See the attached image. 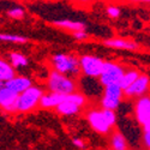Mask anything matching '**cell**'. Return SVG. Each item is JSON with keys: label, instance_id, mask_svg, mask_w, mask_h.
<instances>
[{"label": "cell", "instance_id": "obj_1", "mask_svg": "<svg viewBox=\"0 0 150 150\" xmlns=\"http://www.w3.org/2000/svg\"><path fill=\"white\" fill-rule=\"evenodd\" d=\"M86 120L94 131L100 134H108L117 124L115 110L106 108H93L86 113Z\"/></svg>", "mask_w": 150, "mask_h": 150}, {"label": "cell", "instance_id": "obj_2", "mask_svg": "<svg viewBox=\"0 0 150 150\" xmlns=\"http://www.w3.org/2000/svg\"><path fill=\"white\" fill-rule=\"evenodd\" d=\"M47 88L49 91L60 95H67L78 90V84L74 78L62 74L55 70L49 71L47 77Z\"/></svg>", "mask_w": 150, "mask_h": 150}, {"label": "cell", "instance_id": "obj_3", "mask_svg": "<svg viewBox=\"0 0 150 150\" xmlns=\"http://www.w3.org/2000/svg\"><path fill=\"white\" fill-rule=\"evenodd\" d=\"M86 103H88L86 96L83 93L76 90L71 94L65 95L64 100L59 103V106L55 109L59 114L64 115V117H73V115L78 114L86 106Z\"/></svg>", "mask_w": 150, "mask_h": 150}, {"label": "cell", "instance_id": "obj_4", "mask_svg": "<svg viewBox=\"0 0 150 150\" xmlns=\"http://www.w3.org/2000/svg\"><path fill=\"white\" fill-rule=\"evenodd\" d=\"M43 89L39 85H31L28 89L22 91L17 96V112L19 113H29L39 107L41 96L43 95Z\"/></svg>", "mask_w": 150, "mask_h": 150}, {"label": "cell", "instance_id": "obj_5", "mask_svg": "<svg viewBox=\"0 0 150 150\" xmlns=\"http://www.w3.org/2000/svg\"><path fill=\"white\" fill-rule=\"evenodd\" d=\"M53 70L70 77H77L81 74L78 58L66 53H57L51 58Z\"/></svg>", "mask_w": 150, "mask_h": 150}, {"label": "cell", "instance_id": "obj_6", "mask_svg": "<svg viewBox=\"0 0 150 150\" xmlns=\"http://www.w3.org/2000/svg\"><path fill=\"white\" fill-rule=\"evenodd\" d=\"M124 66L118 64L115 61H105L103 67L101 71V74L98 76L100 84L102 86H108V85H114L120 83V79L124 74Z\"/></svg>", "mask_w": 150, "mask_h": 150}, {"label": "cell", "instance_id": "obj_7", "mask_svg": "<svg viewBox=\"0 0 150 150\" xmlns=\"http://www.w3.org/2000/svg\"><path fill=\"white\" fill-rule=\"evenodd\" d=\"M79 70L84 77L98 78L103 67V60L93 54H84L78 59Z\"/></svg>", "mask_w": 150, "mask_h": 150}, {"label": "cell", "instance_id": "obj_8", "mask_svg": "<svg viewBox=\"0 0 150 150\" xmlns=\"http://www.w3.org/2000/svg\"><path fill=\"white\" fill-rule=\"evenodd\" d=\"M124 98V90L118 84L103 86L102 97H101V108L115 110L119 108Z\"/></svg>", "mask_w": 150, "mask_h": 150}, {"label": "cell", "instance_id": "obj_9", "mask_svg": "<svg viewBox=\"0 0 150 150\" xmlns=\"http://www.w3.org/2000/svg\"><path fill=\"white\" fill-rule=\"evenodd\" d=\"M134 117L137 121L142 125L143 131H150V97L144 95L136 98L134 101Z\"/></svg>", "mask_w": 150, "mask_h": 150}, {"label": "cell", "instance_id": "obj_10", "mask_svg": "<svg viewBox=\"0 0 150 150\" xmlns=\"http://www.w3.org/2000/svg\"><path fill=\"white\" fill-rule=\"evenodd\" d=\"M149 86H150L149 76L145 73H141L137 77V79L124 90V96L127 98H132V100L142 97L144 95H148Z\"/></svg>", "mask_w": 150, "mask_h": 150}, {"label": "cell", "instance_id": "obj_11", "mask_svg": "<svg viewBox=\"0 0 150 150\" xmlns=\"http://www.w3.org/2000/svg\"><path fill=\"white\" fill-rule=\"evenodd\" d=\"M17 96L18 94L11 91L6 86L0 88V108L6 113H16L17 112Z\"/></svg>", "mask_w": 150, "mask_h": 150}, {"label": "cell", "instance_id": "obj_12", "mask_svg": "<svg viewBox=\"0 0 150 150\" xmlns=\"http://www.w3.org/2000/svg\"><path fill=\"white\" fill-rule=\"evenodd\" d=\"M103 45L108 48L113 49H122V51H130V52H136L139 51V45L131 41V40H125L121 37H113V39H108L103 41Z\"/></svg>", "mask_w": 150, "mask_h": 150}, {"label": "cell", "instance_id": "obj_13", "mask_svg": "<svg viewBox=\"0 0 150 150\" xmlns=\"http://www.w3.org/2000/svg\"><path fill=\"white\" fill-rule=\"evenodd\" d=\"M33 85V81L29 77L25 76H15L13 78L8 79L5 82V86L11 91H13L16 94H21L25 89H28L29 86Z\"/></svg>", "mask_w": 150, "mask_h": 150}, {"label": "cell", "instance_id": "obj_14", "mask_svg": "<svg viewBox=\"0 0 150 150\" xmlns=\"http://www.w3.org/2000/svg\"><path fill=\"white\" fill-rule=\"evenodd\" d=\"M65 95H60V94H57V93H43V95L41 96V100H40V103H39V107L43 108V109H55L59 103L64 100Z\"/></svg>", "mask_w": 150, "mask_h": 150}, {"label": "cell", "instance_id": "obj_15", "mask_svg": "<svg viewBox=\"0 0 150 150\" xmlns=\"http://www.w3.org/2000/svg\"><path fill=\"white\" fill-rule=\"evenodd\" d=\"M53 25L60 28V29H66L69 31H78V30H84L85 24L83 22L78 21H71V19H58L52 22Z\"/></svg>", "mask_w": 150, "mask_h": 150}, {"label": "cell", "instance_id": "obj_16", "mask_svg": "<svg viewBox=\"0 0 150 150\" xmlns=\"http://www.w3.org/2000/svg\"><path fill=\"white\" fill-rule=\"evenodd\" d=\"M109 146H110V150H129L126 137L119 131H114L110 134Z\"/></svg>", "mask_w": 150, "mask_h": 150}, {"label": "cell", "instance_id": "obj_17", "mask_svg": "<svg viewBox=\"0 0 150 150\" xmlns=\"http://www.w3.org/2000/svg\"><path fill=\"white\" fill-rule=\"evenodd\" d=\"M16 76V69L7 60L0 57V82H7Z\"/></svg>", "mask_w": 150, "mask_h": 150}, {"label": "cell", "instance_id": "obj_18", "mask_svg": "<svg viewBox=\"0 0 150 150\" xmlns=\"http://www.w3.org/2000/svg\"><path fill=\"white\" fill-rule=\"evenodd\" d=\"M139 74H141V71H139V70H137V69H129V70H125V71H124V74H122V77H121V79H120L119 86H120L122 90H125L130 84H132V83L137 79V77H138Z\"/></svg>", "mask_w": 150, "mask_h": 150}, {"label": "cell", "instance_id": "obj_19", "mask_svg": "<svg viewBox=\"0 0 150 150\" xmlns=\"http://www.w3.org/2000/svg\"><path fill=\"white\" fill-rule=\"evenodd\" d=\"M10 64L16 67H24L28 65V58L25 55H23L22 53H17V52H12L10 53Z\"/></svg>", "mask_w": 150, "mask_h": 150}, {"label": "cell", "instance_id": "obj_20", "mask_svg": "<svg viewBox=\"0 0 150 150\" xmlns=\"http://www.w3.org/2000/svg\"><path fill=\"white\" fill-rule=\"evenodd\" d=\"M0 41L11 43H25L28 42V37L15 34H0Z\"/></svg>", "mask_w": 150, "mask_h": 150}, {"label": "cell", "instance_id": "obj_21", "mask_svg": "<svg viewBox=\"0 0 150 150\" xmlns=\"http://www.w3.org/2000/svg\"><path fill=\"white\" fill-rule=\"evenodd\" d=\"M24 15H25V12H24V10L22 7H13L7 11V16L13 19H22L24 17Z\"/></svg>", "mask_w": 150, "mask_h": 150}, {"label": "cell", "instance_id": "obj_22", "mask_svg": "<svg viewBox=\"0 0 150 150\" xmlns=\"http://www.w3.org/2000/svg\"><path fill=\"white\" fill-rule=\"evenodd\" d=\"M107 15L110 18H118L120 16V8L115 5H109L107 7Z\"/></svg>", "mask_w": 150, "mask_h": 150}, {"label": "cell", "instance_id": "obj_23", "mask_svg": "<svg viewBox=\"0 0 150 150\" xmlns=\"http://www.w3.org/2000/svg\"><path fill=\"white\" fill-rule=\"evenodd\" d=\"M88 34H86L85 30H78V31H73V37L76 39L77 41H84L88 39Z\"/></svg>", "mask_w": 150, "mask_h": 150}, {"label": "cell", "instance_id": "obj_24", "mask_svg": "<svg viewBox=\"0 0 150 150\" xmlns=\"http://www.w3.org/2000/svg\"><path fill=\"white\" fill-rule=\"evenodd\" d=\"M142 141H143V144L145 145V148L149 149V146H150V131H143Z\"/></svg>", "mask_w": 150, "mask_h": 150}, {"label": "cell", "instance_id": "obj_25", "mask_svg": "<svg viewBox=\"0 0 150 150\" xmlns=\"http://www.w3.org/2000/svg\"><path fill=\"white\" fill-rule=\"evenodd\" d=\"M72 143H73L74 146L78 148V149H84V148H85V143H84V141L81 139V138H73Z\"/></svg>", "mask_w": 150, "mask_h": 150}, {"label": "cell", "instance_id": "obj_26", "mask_svg": "<svg viewBox=\"0 0 150 150\" xmlns=\"http://www.w3.org/2000/svg\"><path fill=\"white\" fill-rule=\"evenodd\" d=\"M95 1H96V0H77V4L83 6V7H86V6H89L90 4L95 3Z\"/></svg>", "mask_w": 150, "mask_h": 150}, {"label": "cell", "instance_id": "obj_27", "mask_svg": "<svg viewBox=\"0 0 150 150\" xmlns=\"http://www.w3.org/2000/svg\"><path fill=\"white\" fill-rule=\"evenodd\" d=\"M121 1H125V3H131V4H148L150 0H121Z\"/></svg>", "mask_w": 150, "mask_h": 150}, {"label": "cell", "instance_id": "obj_28", "mask_svg": "<svg viewBox=\"0 0 150 150\" xmlns=\"http://www.w3.org/2000/svg\"><path fill=\"white\" fill-rule=\"evenodd\" d=\"M67 1H71V3H77V0H67Z\"/></svg>", "mask_w": 150, "mask_h": 150}]
</instances>
